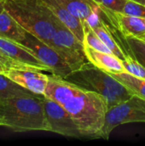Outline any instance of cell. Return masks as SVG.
Masks as SVG:
<instances>
[{
  "label": "cell",
  "mask_w": 145,
  "mask_h": 146,
  "mask_svg": "<svg viewBox=\"0 0 145 146\" xmlns=\"http://www.w3.org/2000/svg\"><path fill=\"white\" fill-rule=\"evenodd\" d=\"M44 95L71 115L84 138L99 139L109 110L108 101L103 96L53 74L49 75Z\"/></svg>",
  "instance_id": "obj_1"
},
{
  "label": "cell",
  "mask_w": 145,
  "mask_h": 146,
  "mask_svg": "<svg viewBox=\"0 0 145 146\" xmlns=\"http://www.w3.org/2000/svg\"><path fill=\"white\" fill-rule=\"evenodd\" d=\"M44 95L29 92L0 99V126L14 132L46 131Z\"/></svg>",
  "instance_id": "obj_2"
},
{
  "label": "cell",
  "mask_w": 145,
  "mask_h": 146,
  "mask_svg": "<svg viewBox=\"0 0 145 146\" xmlns=\"http://www.w3.org/2000/svg\"><path fill=\"white\" fill-rule=\"evenodd\" d=\"M4 9L26 32L49 45L63 25L43 0H5Z\"/></svg>",
  "instance_id": "obj_3"
},
{
  "label": "cell",
  "mask_w": 145,
  "mask_h": 146,
  "mask_svg": "<svg viewBox=\"0 0 145 146\" xmlns=\"http://www.w3.org/2000/svg\"><path fill=\"white\" fill-rule=\"evenodd\" d=\"M65 80L84 89L100 94L108 101L109 108L133 95L110 74L97 68L90 62H85L79 69L72 71Z\"/></svg>",
  "instance_id": "obj_4"
},
{
  "label": "cell",
  "mask_w": 145,
  "mask_h": 146,
  "mask_svg": "<svg viewBox=\"0 0 145 146\" xmlns=\"http://www.w3.org/2000/svg\"><path fill=\"white\" fill-rule=\"evenodd\" d=\"M134 122L145 123V98L135 94L109 108L99 139L108 140L115 128L123 124Z\"/></svg>",
  "instance_id": "obj_5"
},
{
  "label": "cell",
  "mask_w": 145,
  "mask_h": 146,
  "mask_svg": "<svg viewBox=\"0 0 145 146\" xmlns=\"http://www.w3.org/2000/svg\"><path fill=\"white\" fill-rule=\"evenodd\" d=\"M50 46L60 55L71 68L72 71L79 69L88 61L85 52L84 43L64 25L58 27Z\"/></svg>",
  "instance_id": "obj_6"
},
{
  "label": "cell",
  "mask_w": 145,
  "mask_h": 146,
  "mask_svg": "<svg viewBox=\"0 0 145 146\" xmlns=\"http://www.w3.org/2000/svg\"><path fill=\"white\" fill-rule=\"evenodd\" d=\"M43 104L48 132L70 138H84L71 115L60 104L44 95Z\"/></svg>",
  "instance_id": "obj_7"
},
{
  "label": "cell",
  "mask_w": 145,
  "mask_h": 146,
  "mask_svg": "<svg viewBox=\"0 0 145 146\" xmlns=\"http://www.w3.org/2000/svg\"><path fill=\"white\" fill-rule=\"evenodd\" d=\"M20 44L27 48L44 65L48 67L50 70V74L65 79L72 72L71 68L52 47L32 33L26 32L25 39Z\"/></svg>",
  "instance_id": "obj_8"
},
{
  "label": "cell",
  "mask_w": 145,
  "mask_h": 146,
  "mask_svg": "<svg viewBox=\"0 0 145 146\" xmlns=\"http://www.w3.org/2000/svg\"><path fill=\"white\" fill-rule=\"evenodd\" d=\"M4 74L13 82L28 91L44 95L49 82V75L32 66L18 64L7 68Z\"/></svg>",
  "instance_id": "obj_9"
},
{
  "label": "cell",
  "mask_w": 145,
  "mask_h": 146,
  "mask_svg": "<svg viewBox=\"0 0 145 146\" xmlns=\"http://www.w3.org/2000/svg\"><path fill=\"white\" fill-rule=\"evenodd\" d=\"M100 10L124 36L140 38L145 33L144 18L129 15L120 12H114L102 5H100Z\"/></svg>",
  "instance_id": "obj_10"
},
{
  "label": "cell",
  "mask_w": 145,
  "mask_h": 146,
  "mask_svg": "<svg viewBox=\"0 0 145 146\" xmlns=\"http://www.w3.org/2000/svg\"><path fill=\"white\" fill-rule=\"evenodd\" d=\"M0 49L9 57L19 63L32 66L39 70L49 72L50 74V70L48 67L44 65L39 59L27 48L18 43L0 38Z\"/></svg>",
  "instance_id": "obj_11"
},
{
  "label": "cell",
  "mask_w": 145,
  "mask_h": 146,
  "mask_svg": "<svg viewBox=\"0 0 145 146\" xmlns=\"http://www.w3.org/2000/svg\"><path fill=\"white\" fill-rule=\"evenodd\" d=\"M85 52L88 62L109 74H120L125 72L122 60L112 53L97 50L87 45H85Z\"/></svg>",
  "instance_id": "obj_12"
},
{
  "label": "cell",
  "mask_w": 145,
  "mask_h": 146,
  "mask_svg": "<svg viewBox=\"0 0 145 146\" xmlns=\"http://www.w3.org/2000/svg\"><path fill=\"white\" fill-rule=\"evenodd\" d=\"M51 9L57 19L69 29L80 41L84 40L83 24L80 20L72 15L60 0H43Z\"/></svg>",
  "instance_id": "obj_13"
},
{
  "label": "cell",
  "mask_w": 145,
  "mask_h": 146,
  "mask_svg": "<svg viewBox=\"0 0 145 146\" xmlns=\"http://www.w3.org/2000/svg\"><path fill=\"white\" fill-rule=\"evenodd\" d=\"M67 9L82 22L99 13L100 5L93 0H60Z\"/></svg>",
  "instance_id": "obj_14"
},
{
  "label": "cell",
  "mask_w": 145,
  "mask_h": 146,
  "mask_svg": "<svg viewBox=\"0 0 145 146\" xmlns=\"http://www.w3.org/2000/svg\"><path fill=\"white\" fill-rule=\"evenodd\" d=\"M26 34V31L6 10L0 13V38L21 44Z\"/></svg>",
  "instance_id": "obj_15"
},
{
  "label": "cell",
  "mask_w": 145,
  "mask_h": 146,
  "mask_svg": "<svg viewBox=\"0 0 145 146\" xmlns=\"http://www.w3.org/2000/svg\"><path fill=\"white\" fill-rule=\"evenodd\" d=\"M122 41L125 48L129 55L137 60L145 68V42L140 38L124 36L122 34Z\"/></svg>",
  "instance_id": "obj_16"
},
{
  "label": "cell",
  "mask_w": 145,
  "mask_h": 146,
  "mask_svg": "<svg viewBox=\"0 0 145 146\" xmlns=\"http://www.w3.org/2000/svg\"><path fill=\"white\" fill-rule=\"evenodd\" d=\"M110 74L122 83L132 94L145 98V80L139 79L126 72Z\"/></svg>",
  "instance_id": "obj_17"
},
{
  "label": "cell",
  "mask_w": 145,
  "mask_h": 146,
  "mask_svg": "<svg viewBox=\"0 0 145 146\" xmlns=\"http://www.w3.org/2000/svg\"><path fill=\"white\" fill-rule=\"evenodd\" d=\"M83 29H84V40L83 43L85 45H87L92 49L97 50H100L106 53H112L111 50L108 48V46L101 40L93 28L87 21L82 22ZM113 54V53H112Z\"/></svg>",
  "instance_id": "obj_18"
},
{
  "label": "cell",
  "mask_w": 145,
  "mask_h": 146,
  "mask_svg": "<svg viewBox=\"0 0 145 146\" xmlns=\"http://www.w3.org/2000/svg\"><path fill=\"white\" fill-rule=\"evenodd\" d=\"M32 92L9 80L4 74L0 73V99Z\"/></svg>",
  "instance_id": "obj_19"
},
{
  "label": "cell",
  "mask_w": 145,
  "mask_h": 146,
  "mask_svg": "<svg viewBox=\"0 0 145 146\" xmlns=\"http://www.w3.org/2000/svg\"><path fill=\"white\" fill-rule=\"evenodd\" d=\"M125 72L135 77L145 80V68L133 57H127L122 61Z\"/></svg>",
  "instance_id": "obj_20"
},
{
  "label": "cell",
  "mask_w": 145,
  "mask_h": 146,
  "mask_svg": "<svg viewBox=\"0 0 145 146\" xmlns=\"http://www.w3.org/2000/svg\"><path fill=\"white\" fill-rule=\"evenodd\" d=\"M121 13L145 19V5L132 0H128Z\"/></svg>",
  "instance_id": "obj_21"
},
{
  "label": "cell",
  "mask_w": 145,
  "mask_h": 146,
  "mask_svg": "<svg viewBox=\"0 0 145 146\" xmlns=\"http://www.w3.org/2000/svg\"><path fill=\"white\" fill-rule=\"evenodd\" d=\"M128 0H101V5L114 11L121 13Z\"/></svg>",
  "instance_id": "obj_22"
},
{
  "label": "cell",
  "mask_w": 145,
  "mask_h": 146,
  "mask_svg": "<svg viewBox=\"0 0 145 146\" xmlns=\"http://www.w3.org/2000/svg\"><path fill=\"white\" fill-rule=\"evenodd\" d=\"M0 62L4 64L6 66V68H9V67H12V66H15V65H18V64H21V63H19L14 60H12L10 57H9L1 49H0Z\"/></svg>",
  "instance_id": "obj_23"
},
{
  "label": "cell",
  "mask_w": 145,
  "mask_h": 146,
  "mask_svg": "<svg viewBox=\"0 0 145 146\" xmlns=\"http://www.w3.org/2000/svg\"><path fill=\"white\" fill-rule=\"evenodd\" d=\"M7 70V68H6V66L4 65V64H3L1 62H0V73H2V74H4V72Z\"/></svg>",
  "instance_id": "obj_24"
},
{
  "label": "cell",
  "mask_w": 145,
  "mask_h": 146,
  "mask_svg": "<svg viewBox=\"0 0 145 146\" xmlns=\"http://www.w3.org/2000/svg\"><path fill=\"white\" fill-rule=\"evenodd\" d=\"M4 3H5V0H0V13L4 11Z\"/></svg>",
  "instance_id": "obj_25"
},
{
  "label": "cell",
  "mask_w": 145,
  "mask_h": 146,
  "mask_svg": "<svg viewBox=\"0 0 145 146\" xmlns=\"http://www.w3.org/2000/svg\"><path fill=\"white\" fill-rule=\"evenodd\" d=\"M132 1H134V2H137V3H139L145 5V0H132Z\"/></svg>",
  "instance_id": "obj_26"
},
{
  "label": "cell",
  "mask_w": 145,
  "mask_h": 146,
  "mask_svg": "<svg viewBox=\"0 0 145 146\" xmlns=\"http://www.w3.org/2000/svg\"><path fill=\"white\" fill-rule=\"evenodd\" d=\"M93 1H95L97 4H99V5H101V0H93Z\"/></svg>",
  "instance_id": "obj_27"
},
{
  "label": "cell",
  "mask_w": 145,
  "mask_h": 146,
  "mask_svg": "<svg viewBox=\"0 0 145 146\" xmlns=\"http://www.w3.org/2000/svg\"><path fill=\"white\" fill-rule=\"evenodd\" d=\"M140 38H141L142 40H144V41L145 42V33L143 35V36H141V37H140Z\"/></svg>",
  "instance_id": "obj_28"
}]
</instances>
